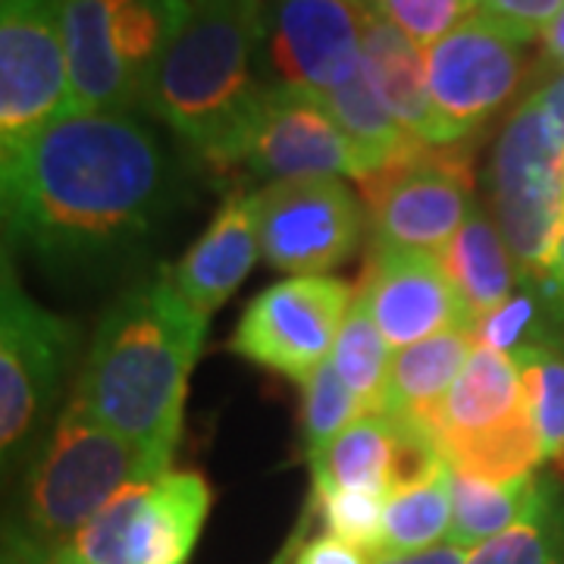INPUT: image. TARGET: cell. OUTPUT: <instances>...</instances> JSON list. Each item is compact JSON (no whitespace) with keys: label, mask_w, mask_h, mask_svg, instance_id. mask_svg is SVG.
<instances>
[{"label":"cell","mask_w":564,"mask_h":564,"mask_svg":"<svg viewBox=\"0 0 564 564\" xmlns=\"http://www.w3.org/2000/svg\"><path fill=\"white\" fill-rule=\"evenodd\" d=\"M3 236L61 280L120 270L154 239L176 166L132 113H66L0 144Z\"/></svg>","instance_id":"1"},{"label":"cell","mask_w":564,"mask_h":564,"mask_svg":"<svg viewBox=\"0 0 564 564\" xmlns=\"http://www.w3.org/2000/svg\"><path fill=\"white\" fill-rule=\"evenodd\" d=\"M207 321L182 299L170 267H163L158 276L126 289L104 314L73 389V399L163 470L180 445L188 377Z\"/></svg>","instance_id":"2"},{"label":"cell","mask_w":564,"mask_h":564,"mask_svg":"<svg viewBox=\"0 0 564 564\" xmlns=\"http://www.w3.org/2000/svg\"><path fill=\"white\" fill-rule=\"evenodd\" d=\"M258 51L261 0H192L144 107L214 166L267 88Z\"/></svg>","instance_id":"3"},{"label":"cell","mask_w":564,"mask_h":564,"mask_svg":"<svg viewBox=\"0 0 564 564\" xmlns=\"http://www.w3.org/2000/svg\"><path fill=\"white\" fill-rule=\"evenodd\" d=\"M161 474L166 470L148 452L69 395L29 464L22 524L54 555L76 543L82 527L126 486L154 484Z\"/></svg>","instance_id":"4"},{"label":"cell","mask_w":564,"mask_h":564,"mask_svg":"<svg viewBox=\"0 0 564 564\" xmlns=\"http://www.w3.org/2000/svg\"><path fill=\"white\" fill-rule=\"evenodd\" d=\"M496 226L514 263L540 276L564 226V141L533 91L499 135L489 163Z\"/></svg>","instance_id":"5"},{"label":"cell","mask_w":564,"mask_h":564,"mask_svg":"<svg viewBox=\"0 0 564 564\" xmlns=\"http://www.w3.org/2000/svg\"><path fill=\"white\" fill-rule=\"evenodd\" d=\"M79 329L22 289L3 251L0 282V445L3 467L35 455L41 426L61 399Z\"/></svg>","instance_id":"6"},{"label":"cell","mask_w":564,"mask_h":564,"mask_svg":"<svg viewBox=\"0 0 564 564\" xmlns=\"http://www.w3.org/2000/svg\"><path fill=\"white\" fill-rule=\"evenodd\" d=\"M364 202L380 248L443 254L477 210L462 148L421 141L411 154L364 176Z\"/></svg>","instance_id":"7"},{"label":"cell","mask_w":564,"mask_h":564,"mask_svg":"<svg viewBox=\"0 0 564 564\" xmlns=\"http://www.w3.org/2000/svg\"><path fill=\"white\" fill-rule=\"evenodd\" d=\"M214 170L267 185L364 176L361 161L343 129L314 95L299 88H263Z\"/></svg>","instance_id":"8"},{"label":"cell","mask_w":564,"mask_h":564,"mask_svg":"<svg viewBox=\"0 0 564 564\" xmlns=\"http://www.w3.org/2000/svg\"><path fill=\"white\" fill-rule=\"evenodd\" d=\"M367 0H261V82L314 98L361 69Z\"/></svg>","instance_id":"9"},{"label":"cell","mask_w":564,"mask_h":564,"mask_svg":"<svg viewBox=\"0 0 564 564\" xmlns=\"http://www.w3.org/2000/svg\"><path fill=\"white\" fill-rule=\"evenodd\" d=\"M351 302V289L336 276L282 280L251 299L229 348L245 361L304 383L333 358Z\"/></svg>","instance_id":"10"},{"label":"cell","mask_w":564,"mask_h":564,"mask_svg":"<svg viewBox=\"0 0 564 564\" xmlns=\"http://www.w3.org/2000/svg\"><path fill=\"white\" fill-rule=\"evenodd\" d=\"M73 113L61 0L0 3V144Z\"/></svg>","instance_id":"11"},{"label":"cell","mask_w":564,"mask_h":564,"mask_svg":"<svg viewBox=\"0 0 564 564\" xmlns=\"http://www.w3.org/2000/svg\"><path fill=\"white\" fill-rule=\"evenodd\" d=\"M254 198L263 258L282 273L326 276L361 245V202L345 182L329 176L273 182Z\"/></svg>","instance_id":"12"},{"label":"cell","mask_w":564,"mask_h":564,"mask_svg":"<svg viewBox=\"0 0 564 564\" xmlns=\"http://www.w3.org/2000/svg\"><path fill=\"white\" fill-rule=\"evenodd\" d=\"M426 76L436 113L452 139L464 141L518 91L524 76V41L474 13L426 47Z\"/></svg>","instance_id":"13"},{"label":"cell","mask_w":564,"mask_h":564,"mask_svg":"<svg viewBox=\"0 0 564 564\" xmlns=\"http://www.w3.org/2000/svg\"><path fill=\"white\" fill-rule=\"evenodd\" d=\"M307 462L314 489H364L386 499L448 470L433 426L411 414H364Z\"/></svg>","instance_id":"14"},{"label":"cell","mask_w":564,"mask_h":564,"mask_svg":"<svg viewBox=\"0 0 564 564\" xmlns=\"http://www.w3.org/2000/svg\"><path fill=\"white\" fill-rule=\"evenodd\" d=\"M358 292L392 348L417 345L455 326L474 329V317L458 299L443 261L426 251L377 245Z\"/></svg>","instance_id":"15"},{"label":"cell","mask_w":564,"mask_h":564,"mask_svg":"<svg viewBox=\"0 0 564 564\" xmlns=\"http://www.w3.org/2000/svg\"><path fill=\"white\" fill-rule=\"evenodd\" d=\"M261 251L258 198L254 192H232L202 239L182 254L176 267H170V276L182 299L210 317L242 285Z\"/></svg>","instance_id":"16"},{"label":"cell","mask_w":564,"mask_h":564,"mask_svg":"<svg viewBox=\"0 0 564 564\" xmlns=\"http://www.w3.org/2000/svg\"><path fill=\"white\" fill-rule=\"evenodd\" d=\"M61 25L73 113H129L141 101L120 47L107 0H61Z\"/></svg>","instance_id":"17"},{"label":"cell","mask_w":564,"mask_h":564,"mask_svg":"<svg viewBox=\"0 0 564 564\" xmlns=\"http://www.w3.org/2000/svg\"><path fill=\"white\" fill-rule=\"evenodd\" d=\"M361 57L377 95L414 139L426 144H458L436 113L426 76V51L421 44L370 10L361 32Z\"/></svg>","instance_id":"18"},{"label":"cell","mask_w":564,"mask_h":564,"mask_svg":"<svg viewBox=\"0 0 564 564\" xmlns=\"http://www.w3.org/2000/svg\"><path fill=\"white\" fill-rule=\"evenodd\" d=\"M210 514L198 470H166L148 486L129 530V564H188Z\"/></svg>","instance_id":"19"},{"label":"cell","mask_w":564,"mask_h":564,"mask_svg":"<svg viewBox=\"0 0 564 564\" xmlns=\"http://www.w3.org/2000/svg\"><path fill=\"white\" fill-rule=\"evenodd\" d=\"M527 408L524 370L511 355L477 348L433 421L440 448L484 436Z\"/></svg>","instance_id":"20"},{"label":"cell","mask_w":564,"mask_h":564,"mask_svg":"<svg viewBox=\"0 0 564 564\" xmlns=\"http://www.w3.org/2000/svg\"><path fill=\"white\" fill-rule=\"evenodd\" d=\"M474 351L477 339L470 326H455L433 339L399 348L392 355L383 408L377 414H411L433 426L445 395L452 392Z\"/></svg>","instance_id":"21"},{"label":"cell","mask_w":564,"mask_h":564,"mask_svg":"<svg viewBox=\"0 0 564 564\" xmlns=\"http://www.w3.org/2000/svg\"><path fill=\"white\" fill-rule=\"evenodd\" d=\"M448 280L455 285L458 299L474 317V326L480 317L492 314L499 304L511 299L514 289V258L508 251L496 220H489L477 207L474 217L464 223L462 232L440 254Z\"/></svg>","instance_id":"22"},{"label":"cell","mask_w":564,"mask_h":564,"mask_svg":"<svg viewBox=\"0 0 564 564\" xmlns=\"http://www.w3.org/2000/svg\"><path fill=\"white\" fill-rule=\"evenodd\" d=\"M317 101L326 107V113L343 129L345 139L351 141V148L361 161L364 176L383 170L421 144V139H414L402 122L392 117V110L377 95L364 63L361 69H355L348 79L339 82L336 88H329Z\"/></svg>","instance_id":"23"},{"label":"cell","mask_w":564,"mask_h":564,"mask_svg":"<svg viewBox=\"0 0 564 564\" xmlns=\"http://www.w3.org/2000/svg\"><path fill=\"white\" fill-rule=\"evenodd\" d=\"M543 489L545 484L536 474L508 480V484L452 474V527H448L445 543L462 545L470 552L480 549L492 536L521 524L536 508Z\"/></svg>","instance_id":"24"},{"label":"cell","mask_w":564,"mask_h":564,"mask_svg":"<svg viewBox=\"0 0 564 564\" xmlns=\"http://www.w3.org/2000/svg\"><path fill=\"white\" fill-rule=\"evenodd\" d=\"M333 364L339 370L345 386L355 392V399L364 404L367 414H377L383 408L389 370H392V351L380 333V326L370 314V304L358 292L355 302L345 314L339 339L333 348Z\"/></svg>","instance_id":"25"},{"label":"cell","mask_w":564,"mask_h":564,"mask_svg":"<svg viewBox=\"0 0 564 564\" xmlns=\"http://www.w3.org/2000/svg\"><path fill=\"white\" fill-rule=\"evenodd\" d=\"M452 527V470H443L430 484L404 489L386 502L380 555H404L433 549Z\"/></svg>","instance_id":"26"},{"label":"cell","mask_w":564,"mask_h":564,"mask_svg":"<svg viewBox=\"0 0 564 564\" xmlns=\"http://www.w3.org/2000/svg\"><path fill=\"white\" fill-rule=\"evenodd\" d=\"M467 564H564V502L558 489L545 484L524 521L474 549Z\"/></svg>","instance_id":"27"},{"label":"cell","mask_w":564,"mask_h":564,"mask_svg":"<svg viewBox=\"0 0 564 564\" xmlns=\"http://www.w3.org/2000/svg\"><path fill=\"white\" fill-rule=\"evenodd\" d=\"M524 370V389L545 462L564 464V345L536 339L511 355Z\"/></svg>","instance_id":"28"},{"label":"cell","mask_w":564,"mask_h":564,"mask_svg":"<svg viewBox=\"0 0 564 564\" xmlns=\"http://www.w3.org/2000/svg\"><path fill=\"white\" fill-rule=\"evenodd\" d=\"M304 443L307 455L321 452L329 445L343 430H348L355 421H361L364 404L355 399V392L345 386L333 358L323 361L307 380H304Z\"/></svg>","instance_id":"29"},{"label":"cell","mask_w":564,"mask_h":564,"mask_svg":"<svg viewBox=\"0 0 564 564\" xmlns=\"http://www.w3.org/2000/svg\"><path fill=\"white\" fill-rule=\"evenodd\" d=\"M314 502L321 508L329 536H339L370 558L380 555L383 511L389 502L386 496L364 489H314Z\"/></svg>","instance_id":"30"},{"label":"cell","mask_w":564,"mask_h":564,"mask_svg":"<svg viewBox=\"0 0 564 564\" xmlns=\"http://www.w3.org/2000/svg\"><path fill=\"white\" fill-rule=\"evenodd\" d=\"M151 484L126 486L117 499L104 505L101 511L82 527L73 549L88 564H129V530L135 521L141 499Z\"/></svg>","instance_id":"31"},{"label":"cell","mask_w":564,"mask_h":564,"mask_svg":"<svg viewBox=\"0 0 564 564\" xmlns=\"http://www.w3.org/2000/svg\"><path fill=\"white\" fill-rule=\"evenodd\" d=\"M377 17L402 29L423 51L477 13L474 0H367Z\"/></svg>","instance_id":"32"},{"label":"cell","mask_w":564,"mask_h":564,"mask_svg":"<svg viewBox=\"0 0 564 564\" xmlns=\"http://www.w3.org/2000/svg\"><path fill=\"white\" fill-rule=\"evenodd\" d=\"M533 323H536V302L530 295H511L492 314L477 321L474 339H477V348L518 355L521 348L540 339V336H533Z\"/></svg>","instance_id":"33"},{"label":"cell","mask_w":564,"mask_h":564,"mask_svg":"<svg viewBox=\"0 0 564 564\" xmlns=\"http://www.w3.org/2000/svg\"><path fill=\"white\" fill-rule=\"evenodd\" d=\"M477 17L499 25L511 39L530 41L545 39L552 22L564 10V0H474Z\"/></svg>","instance_id":"34"},{"label":"cell","mask_w":564,"mask_h":564,"mask_svg":"<svg viewBox=\"0 0 564 564\" xmlns=\"http://www.w3.org/2000/svg\"><path fill=\"white\" fill-rule=\"evenodd\" d=\"M292 564H373V558L351 543L339 540V536L323 533L317 540L304 543Z\"/></svg>","instance_id":"35"},{"label":"cell","mask_w":564,"mask_h":564,"mask_svg":"<svg viewBox=\"0 0 564 564\" xmlns=\"http://www.w3.org/2000/svg\"><path fill=\"white\" fill-rule=\"evenodd\" d=\"M51 552L25 530L22 521H7L3 524V552L0 564H47Z\"/></svg>","instance_id":"36"},{"label":"cell","mask_w":564,"mask_h":564,"mask_svg":"<svg viewBox=\"0 0 564 564\" xmlns=\"http://www.w3.org/2000/svg\"><path fill=\"white\" fill-rule=\"evenodd\" d=\"M470 562V549H462L455 543H440L423 552H404V555H383L373 558V564H467Z\"/></svg>","instance_id":"37"},{"label":"cell","mask_w":564,"mask_h":564,"mask_svg":"<svg viewBox=\"0 0 564 564\" xmlns=\"http://www.w3.org/2000/svg\"><path fill=\"white\" fill-rule=\"evenodd\" d=\"M314 508H317V502L311 499L307 502V508L302 511V518H299V524H295V530L289 533V540L282 543V549L273 555V562L270 564H292L295 562V555H299V549L304 545V536H307V527H311V518H314Z\"/></svg>","instance_id":"38"},{"label":"cell","mask_w":564,"mask_h":564,"mask_svg":"<svg viewBox=\"0 0 564 564\" xmlns=\"http://www.w3.org/2000/svg\"><path fill=\"white\" fill-rule=\"evenodd\" d=\"M540 98H543L545 110H549V120L555 126L558 139L564 141V73L555 82H549L545 88H540Z\"/></svg>","instance_id":"39"},{"label":"cell","mask_w":564,"mask_h":564,"mask_svg":"<svg viewBox=\"0 0 564 564\" xmlns=\"http://www.w3.org/2000/svg\"><path fill=\"white\" fill-rule=\"evenodd\" d=\"M545 57L555 63V66H562L564 73V10L558 13V20L552 22V29L545 32Z\"/></svg>","instance_id":"40"},{"label":"cell","mask_w":564,"mask_h":564,"mask_svg":"<svg viewBox=\"0 0 564 564\" xmlns=\"http://www.w3.org/2000/svg\"><path fill=\"white\" fill-rule=\"evenodd\" d=\"M545 276H549V282H552V289H555L558 302L564 304V226H562V236H558V245H555V251H552V261H549Z\"/></svg>","instance_id":"41"},{"label":"cell","mask_w":564,"mask_h":564,"mask_svg":"<svg viewBox=\"0 0 564 564\" xmlns=\"http://www.w3.org/2000/svg\"><path fill=\"white\" fill-rule=\"evenodd\" d=\"M47 564H88L85 558H82L79 552L73 549V545H66V549H61V552H54L51 555V562Z\"/></svg>","instance_id":"42"}]
</instances>
